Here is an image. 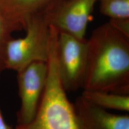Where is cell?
I'll use <instances>...</instances> for the list:
<instances>
[{
    "instance_id": "cell-9",
    "label": "cell",
    "mask_w": 129,
    "mask_h": 129,
    "mask_svg": "<svg viewBox=\"0 0 129 129\" xmlns=\"http://www.w3.org/2000/svg\"><path fill=\"white\" fill-rule=\"evenodd\" d=\"M81 96L91 104L106 110L129 111V95L99 90H84Z\"/></svg>"
},
{
    "instance_id": "cell-5",
    "label": "cell",
    "mask_w": 129,
    "mask_h": 129,
    "mask_svg": "<svg viewBox=\"0 0 129 129\" xmlns=\"http://www.w3.org/2000/svg\"><path fill=\"white\" fill-rule=\"evenodd\" d=\"M98 0H55L44 11L49 25L59 32L85 39L95 4Z\"/></svg>"
},
{
    "instance_id": "cell-3",
    "label": "cell",
    "mask_w": 129,
    "mask_h": 129,
    "mask_svg": "<svg viewBox=\"0 0 129 129\" xmlns=\"http://www.w3.org/2000/svg\"><path fill=\"white\" fill-rule=\"evenodd\" d=\"M26 34L12 38L6 51V69L18 72L35 62H47L51 45V28L44 12L32 15L27 21Z\"/></svg>"
},
{
    "instance_id": "cell-2",
    "label": "cell",
    "mask_w": 129,
    "mask_h": 129,
    "mask_svg": "<svg viewBox=\"0 0 129 129\" xmlns=\"http://www.w3.org/2000/svg\"><path fill=\"white\" fill-rule=\"evenodd\" d=\"M59 32L52 29L47 80L36 115L15 129H79L74 105L69 101L59 77L56 53Z\"/></svg>"
},
{
    "instance_id": "cell-4",
    "label": "cell",
    "mask_w": 129,
    "mask_h": 129,
    "mask_svg": "<svg viewBox=\"0 0 129 129\" xmlns=\"http://www.w3.org/2000/svg\"><path fill=\"white\" fill-rule=\"evenodd\" d=\"M61 83L66 91L83 88L87 60V40L59 32L56 53Z\"/></svg>"
},
{
    "instance_id": "cell-1",
    "label": "cell",
    "mask_w": 129,
    "mask_h": 129,
    "mask_svg": "<svg viewBox=\"0 0 129 129\" xmlns=\"http://www.w3.org/2000/svg\"><path fill=\"white\" fill-rule=\"evenodd\" d=\"M83 88L129 95V37L109 22L87 40Z\"/></svg>"
},
{
    "instance_id": "cell-12",
    "label": "cell",
    "mask_w": 129,
    "mask_h": 129,
    "mask_svg": "<svg viewBox=\"0 0 129 129\" xmlns=\"http://www.w3.org/2000/svg\"><path fill=\"white\" fill-rule=\"evenodd\" d=\"M109 22L118 30L129 37V19H110Z\"/></svg>"
},
{
    "instance_id": "cell-13",
    "label": "cell",
    "mask_w": 129,
    "mask_h": 129,
    "mask_svg": "<svg viewBox=\"0 0 129 129\" xmlns=\"http://www.w3.org/2000/svg\"><path fill=\"white\" fill-rule=\"evenodd\" d=\"M0 129H13L6 122L1 109H0Z\"/></svg>"
},
{
    "instance_id": "cell-7",
    "label": "cell",
    "mask_w": 129,
    "mask_h": 129,
    "mask_svg": "<svg viewBox=\"0 0 129 129\" xmlns=\"http://www.w3.org/2000/svg\"><path fill=\"white\" fill-rule=\"evenodd\" d=\"M79 129H129L128 114H115L93 105L81 96L73 104Z\"/></svg>"
},
{
    "instance_id": "cell-8",
    "label": "cell",
    "mask_w": 129,
    "mask_h": 129,
    "mask_svg": "<svg viewBox=\"0 0 129 129\" xmlns=\"http://www.w3.org/2000/svg\"><path fill=\"white\" fill-rule=\"evenodd\" d=\"M55 0H0V12L5 17L25 30L32 15L43 12Z\"/></svg>"
},
{
    "instance_id": "cell-11",
    "label": "cell",
    "mask_w": 129,
    "mask_h": 129,
    "mask_svg": "<svg viewBox=\"0 0 129 129\" xmlns=\"http://www.w3.org/2000/svg\"><path fill=\"white\" fill-rule=\"evenodd\" d=\"M100 12L110 19H129V0H98Z\"/></svg>"
},
{
    "instance_id": "cell-6",
    "label": "cell",
    "mask_w": 129,
    "mask_h": 129,
    "mask_svg": "<svg viewBox=\"0 0 129 129\" xmlns=\"http://www.w3.org/2000/svg\"><path fill=\"white\" fill-rule=\"evenodd\" d=\"M48 72V63L44 62H32L17 72L20 99L17 125L26 124L35 117L46 88Z\"/></svg>"
},
{
    "instance_id": "cell-10",
    "label": "cell",
    "mask_w": 129,
    "mask_h": 129,
    "mask_svg": "<svg viewBox=\"0 0 129 129\" xmlns=\"http://www.w3.org/2000/svg\"><path fill=\"white\" fill-rule=\"evenodd\" d=\"M19 30L20 29L0 12V82L3 72L6 69V51L8 42L13 38V34Z\"/></svg>"
}]
</instances>
